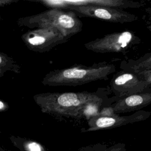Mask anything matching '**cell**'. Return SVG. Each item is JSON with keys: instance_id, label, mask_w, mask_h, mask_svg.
Segmentation results:
<instances>
[{"instance_id": "cell-1", "label": "cell", "mask_w": 151, "mask_h": 151, "mask_svg": "<svg viewBox=\"0 0 151 151\" xmlns=\"http://www.w3.org/2000/svg\"><path fill=\"white\" fill-rule=\"evenodd\" d=\"M33 99L42 113L76 119L96 116L103 101L97 93L87 91L42 93L35 94Z\"/></svg>"}, {"instance_id": "cell-2", "label": "cell", "mask_w": 151, "mask_h": 151, "mask_svg": "<svg viewBox=\"0 0 151 151\" xmlns=\"http://www.w3.org/2000/svg\"><path fill=\"white\" fill-rule=\"evenodd\" d=\"M113 64L101 63L91 66L74 65L71 67L49 71L41 83L46 86H77L90 82L107 79L114 72Z\"/></svg>"}, {"instance_id": "cell-3", "label": "cell", "mask_w": 151, "mask_h": 151, "mask_svg": "<svg viewBox=\"0 0 151 151\" xmlns=\"http://www.w3.org/2000/svg\"><path fill=\"white\" fill-rule=\"evenodd\" d=\"M17 24L31 29L57 28L70 38L80 32L83 27L82 22L74 12L57 8H50L37 14L19 18Z\"/></svg>"}, {"instance_id": "cell-4", "label": "cell", "mask_w": 151, "mask_h": 151, "mask_svg": "<svg viewBox=\"0 0 151 151\" xmlns=\"http://www.w3.org/2000/svg\"><path fill=\"white\" fill-rule=\"evenodd\" d=\"M21 39L29 50L43 53L66 42L70 37L57 28H41L28 31L22 35Z\"/></svg>"}, {"instance_id": "cell-5", "label": "cell", "mask_w": 151, "mask_h": 151, "mask_svg": "<svg viewBox=\"0 0 151 151\" xmlns=\"http://www.w3.org/2000/svg\"><path fill=\"white\" fill-rule=\"evenodd\" d=\"M139 41V38L132 32L125 31L107 34L86 42L84 46L87 50L95 52H121Z\"/></svg>"}, {"instance_id": "cell-6", "label": "cell", "mask_w": 151, "mask_h": 151, "mask_svg": "<svg viewBox=\"0 0 151 151\" xmlns=\"http://www.w3.org/2000/svg\"><path fill=\"white\" fill-rule=\"evenodd\" d=\"M110 84L112 92L118 99L137 93L151 92V84L130 70L117 73L112 78Z\"/></svg>"}, {"instance_id": "cell-7", "label": "cell", "mask_w": 151, "mask_h": 151, "mask_svg": "<svg viewBox=\"0 0 151 151\" xmlns=\"http://www.w3.org/2000/svg\"><path fill=\"white\" fill-rule=\"evenodd\" d=\"M78 17H90L114 23H127L137 19V16L122 9L100 6H70L66 9Z\"/></svg>"}, {"instance_id": "cell-8", "label": "cell", "mask_w": 151, "mask_h": 151, "mask_svg": "<svg viewBox=\"0 0 151 151\" xmlns=\"http://www.w3.org/2000/svg\"><path fill=\"white\" fill-rule=\"evenodd\" d=\"M151 115L150 111L139 110L128 116H119L115 114L113 116H104L97 114L88 120V128L86 132L96 131L102 129H111L143 121L148 119Z\"/></svg>"}, {"instance_id": "cell-9", "label": "cell", "mask_w": 151, "mask_h": 151, "mask_svg": "<svg viewBox=\"0 0 151 151\" xmlns=\"http://www.w3.org/2000/svg\"><path fill=\"white\" fill-rule=\"evenodd\" d=\"M100 6L119 9L137 8L140 7L141 3L129 0H58L57 7L58 9H66L70 6Z\"/></svg>"}, {"instance_id": "cell-10", "label": "cell", "mask_w": 151, "mask_h": 151, "mask_svg": "<svg viewBox=\"0 0 151 151\" xmlns=\"http://www.w3.org/2000/svg\"><path fill=\"white\" fill-rule=\"evenodd\" d=\"M151 104V92L141 93L119 98L111 106L114 113H128L139 111Z\"/></svg>"}, {"instance_id": "cell-11", "label": "cell", "mask_w": 151, "mask_h": 151, "mask_svg": "<svg viewBox=\"0 0 151 151\" xmlns=\"http://www.w3.org/2000/svg\"><path fill=\"white\" fill-rule=\"evenodd\" d=\"M8 72L19 73L21 67L12 57L0 52V80Z\"/></svg>"}, {"instance_id": "cell-12", "label": "cell", "mask_w": 151, "mask_h": 151, "mask_svg": "<svg viewBox=\"0 0 151 151\" xmlns=\"http://www.w3.org/2000/svg\"><path fill=\"white\" fill-rule=\"evenodd\" d=\"M129 67L132 71L151 70V52L146 54L136 61H129Z\"/></svg>"}, {"instance_id": "cell-13", "label": "cell", "mask_w": 151, "mask_h": 151, "mask_svg": "<svg viewBox=\"0 0 151 151\" xmlns=\"http://www.w3.org/2000/svg\"><path fill=\"white\" fill-rule=\"evenodd\" d=\"M23 146L26 151H44V149L40 144L31 140L24 141Z\"/></svg>"}, {"instance_id": "cell-14", "label": "cell", "mask_w": 151, "mask_h": 151, "mask_svg": "<svg viewBox=\"0 0 151 151\" xmlns=\"http://www.w3.org/2000/svg\"><path fill=\"white\" fill-rule=\"evenodd\" d=\"M102 151H126V148L125 144L118 143L107 148H104Z\"/></svg>"}, {"instance_id": "cell-15", "label": "cell", "mask_w": 151, "mask_h": 151, "mask_svg": "<svg viewBox=\"0 0 151 151\" xmlns=\"http://www.w3.org/2000/svg\"><path fill=\"white\" fill-rule=\"evenodd\" d=\"M139 75L141 78L147 83L151 84V70H144L140 71H133Z\"/></svg>"}, {"instance_id": "cell-16", "label": "cell", "mask_w": 151, "mask_h": 151, "mask_svg": "<svg viewBox=\"0 0 151 151\" xmlns=\"http://www.w3.org/2000/svg\"><path fill=\"white\" fill-rule=\"evenodd\" d=\"M9 108L8 104L4 100H0V112H3L8 110Z\"/></svg>"}, {"instance_id": "cell-17", "label": "cell", "mask_w": 151, "mask_h": 151, "mask_svg": "<svg viewBox=\"0 0 151 151\" xmlns=\"http://www.w3.org/2000/svg\"><path fill=\"white\" fill-rule=\"evenodd\" d=\"M18 2V0H0V7L10 5Z\"/></svg>"}, {"instance_id": "cell-18", "label": "cell", "mask_w": 151, "mask_h": 151, "mask_svg": "<svg viewBox=\"0 0 151 151\" xmlns=\"http://www.w3.org/2000/svg\"><path fill=\"white\" fill-rule=\"evenodd\" d=\"M2 18H1V17H0V22H1V21H2Z\"/></svg>"}]
</instances>
